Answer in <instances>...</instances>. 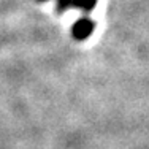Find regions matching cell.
<instances>
[{
    "label": "cell",
    "instance_id": "obj_1",
    "mask_svg": "<svg viewBox=\"0 0 149 149\" xmlns=\"http://www.w3.org/2000/svg\"><path fill=\"white\" fill-rule=\"evenodd\" d=\"M95 30V22L87 16H83L76 19L72 26V37L76 41H86L87 38L92 37Z\"/></svg>",
    "mask_w": 149,
    "mask_h": 149
},
{
    "label": "cell",
    "instance_id": "obj_2",
    "mask_svg": "<svg viewBox=\"0 0 149 149\" xmlns=\"http://www.w3.org/2000/svg\"><path fill=\"white\" fill-rule=\"evenodd\" d=\"M97 2L98 0H73V8H78L87 15V13H91L95 8Z\"/></svg>",
    "mask_w": 149,
    "mask_h": 149
},
{
    "label": "cell",
    "instance_id": "obj_3",
    "mask_svg": "<svg viewBox=\"0 0 149 149\" xmlns=\"http://www.w3.org/2000/svg\"><path fill=\"white\" fill-rule=\"evenodd\" d=\"M73 8V0H57L56 2V11L59 13H65L67 10Z\"/></svg>",
    "mask_w": 149,
    "mask_h": 149
},
{
    "label": "cell",
    "instance_id": "obj_4",
    "mask_svg": "<svg viewBox=\"0 0 149 149\" xmlns=\"http://www.w3.org/2000/svg\"><path fill=\"white\" fill-rule=\"evenodd\" d=\"M38 2H46V0H38Z\"/></svg>",
    "mask_w": 149,
    "mask_h": 149
}]
</instances>
